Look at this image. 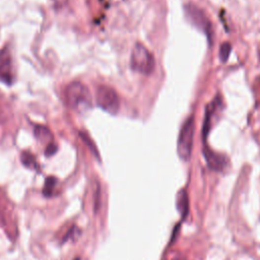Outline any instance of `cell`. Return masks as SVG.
Returning <instances> with one entry per match:
<instances>
[{
	"label": "cell",
	"instance_id": "277c9868",
	"mask_svg": "<svg viewBox=\"0 0 260 260\" xmlns=\"http://www.w3.org/2000/svg\"><path fill=\"white\" fill-rule=\"evenodd\" d=\"M97 105L102 110L110 113V114H117L120 108V99L116 91L108 87L101 86L97 90L96 95Z\"/></svg>",
	"mask_w": 260,
	"mask_h": 260
},
{
	"label": "cell",
	"instance_id": "9a60e30c",
	"mask_svg": "<svg viewBox=\"0 0 260 260\" xmlns=\"http://www.w3.org/2000/svg\"><path fill=\"white\" fill-rule=\"evenodd\" d=\"M79 134H80V137L81 138H83L84 139V141L89 145V148L92 150V152L96 155V156H98V154H97V151H96V149H95V146L93 145V143H91L92 141L89 139V137L85 134V133H83V132H79Z\"/></svg>",
	"mask_w": 260,
	"mask_h": 260
},
{
	"label": "cell",
	"instance_id": "9c48e42d",
	"mask_svg": "<svg viewBox=\"0 0 260 260\" xmlns=\"http://www.w3.org/2000/svg\"><path fill=\"white\" fill-rule=\"evenodd\" d=\"M34 132H35V136L37 139H39L41 142H49L51 139H52V134H51V131L49 130V128H47L46 126H43V125H38L35 127L34 129Z\"/></svg>",
	"mask_w": 260,
	"mask_h": 260
},
{
	"label": "cell",
	"instance_id": "30bf717a",
	"mask_svg": "<svg viewBox=\"0 0 260 260\" xmlns=\"http://www.w3.org/2000/svg\"><path fill=\"white\" fill-rule=\"evenodd\" d=\"M21 161L23 165L30 169H36L37 168V162L35 157L28 152H24L21 156Z\"/></svg>",
	"mask_w": 260,
	"mask_h": 260
},
{
	"label": "cell",
	"instance_id": "4fadbf2b",
	"mask_svg": "<svg viewBox=\"0 0 260 260\" xmlns=\"http://www.w3.org/2000/svg\"><path fill=\"white\" fill-rule=\"evenodd\" d=\"M79 230L78 229H76V227H74V228H72V229L66 234V236H65L64 237V241H67V240H69V239H74V238H77L78 237V235H79Z\"/></svg>",
	"mask_w": 260,
	"mask_h": 260
},
{
	"label": "cell",
	"instance_id": "52a82bcc",
	"mask_svg": "<svg viewBox=\"0 0 260 260\" xmlns=\"http://www.w3.org/2000/svg\"><path fill=\"white\" fill-rule=\"evenodd\" d=\"M0 79L7 85H10L12 81L11 62L7 53L5 55L2 54L0 57Z\"/></svg>",
	"mask_w": 260,
	"mask_h": 260
},
{
	"label": "cell",
	"instance_id": "7a4b0ae2",
	"mask_svg": "<svg viewBox=\"0 0 260 260\" xmlns=\"http://www.w3.org/2000/svg\"><path fill=\"white\" fill-rule=\"evenodd\" d=\"M155 64L156 62L153 54L143 45L136 44L132 50L131 58H130L131 69L148 75L154 71Z\"/></svg>",
	"mask_w": 260,
	"mask_h": 260
},
{
	"label": "cell",
	"instance_id": "5b68a950",
	"mask_svg": "<svg viewBox=\"0 0 260 260\" xmlns=\"http://www.w3.org/2000/svg\"><path fill=\"white\" fill-rule=\"evenodd\" d=\"M185 13L186 18L192 25L204 32L208 38H211V35H213L211 25L201 9L193 4H189L185 6Z\"/></svg>",
	"mask_w": 260,
	"mask_h": 260
},
{
	"label": "cell",
	"instance_id": "8992f818",
	"mask_svg": "<svg viewBox=\"0 0 260 260\" xmlns=\"http://www.w3.org/2000/svg\"><path fill=\"white\" fill-rule=\"evenodd\" d=\"M203 154L207 165L210 169H213L215 171H223L227 167L228 161L224 156L219 155L206 148L204 149Z\"/></svg>",
	"mask_w": 260,
	"mask_h": 260
},
{
	"label": "cell",
	"instance_id": "6da1fadb",
	"mask_svg": "<svg viewBox=\"0 0 260 260\" xmlns=\"http://www.w3.org/2000/svg\"><path fill=\"white\" fill-rule=\"evenodd\" d=\"M65 99L72 111L83 112L92 105V97L89 89L79 81H73L65 90Z\"/></svg>",
	"mask_w": 260,
	"mask_h": 260
},
{
	"label": "cell",
	"instance_id": "3957f363",
	"mask_svg": "<svg viewBox=\"0 0 260 260\" xmlns=\"http://www.w3.org/2000/svg\"><path fill=\"white\" fill-rule=\"evenodd\" d=\"M195 132V122L193 117H189L183 124L180 133L178 137L177 143V152L179 157L183 161H189L192 148H193V139Z\"/></svg>",
	"mask_w": 260,
	"mask_h": 260
},
{
	"label": "cell",
	"instance_id": "7c38bea8",
	"mask_svg": "<svg viewBox=\"0 0 260 260\" xmlns=\"http://www.w3.org/2000/svg\"><path fill=\"white\" fill-rule=\"evenodd\" d=\"M231 50H232V47L229 43H225L222 45L221 50H220V58L222 62H226L228 60V58H229L230 56Z\"/></svg>",
	"mask_w": 260,
	"mask_h": 260
},
{
	"label": "cell",
	"instance_id": "8fae6325",
	"mask_svg": "<svg viewBox=\"0 0 260 260\" xmlns=\"http://www.w3.org/2000/svg\"><path fill=\"white\" fill-rule=\"evenodd\" d=\"M56 183H57V180H56L55 177H48L46 179L45 187H44V190H43V194L45 195L46 197L51 196L52 191H53Z\"/></svg>",
	"mask_w": 260,
	"mask_h": 260
},
{
	"label": "cell",
	"instance_id": "ba28073f",
	"mask_svg": "<svg viewBox=\"0 0 260 260\" xmlns=\"http://www.w3.org/2000/svg\"><path fill=\"white\" fill-rule=\"evenodd\" d=\"M176 203H177V209L179 211V214L181 215L182 218H185L188 215V209H189L188 195L185 190L179 191V193L177 194Z\"/></svg>",
	"mask_w": 260,
	"mask_h": 260
},
{
	"label": "cell",
	"instance_id": "5bb4252c",
	"mask_svg": "<svg viewBox=\"0 0 260 260\" xmlns=\"http://www.w3.org/2000/svg\"><path fill=\"white\" fill-rule=\"evenodd\" d=\"M57 152V146L54 144V143H49L48 146H47V149L45 151V155L46 157H51L53 156L55 153Z\"/></svg>",
	"mask_w": 260,
	"mask_h": 260
}]
</instances>
